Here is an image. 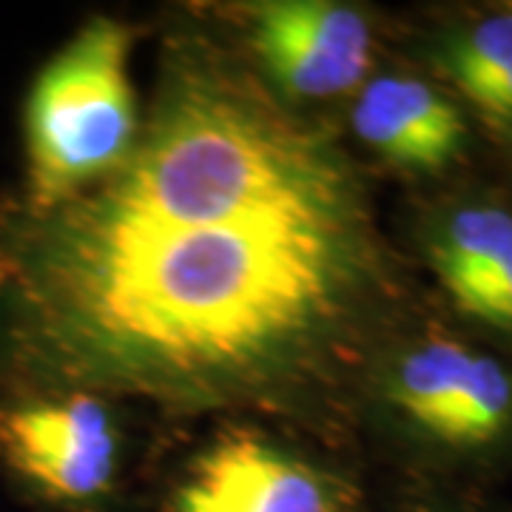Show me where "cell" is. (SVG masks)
<instances>
[{
	"instance_id": "1",
	"label": "cell",
	"mask_w": 512,
	"mask_h": 512,
	"mask_svg": "<svg viewBox=\"0 0 512 512\" xmlns=\"http://www.w3.org/2000/svg\"><path fill=\"white\" fill-rule=\"evenodd\" d=\"M376 279L339 146L191 60L114 171L0 208V370L183 410L279 399L325 373Z\"/></svg>"
},
{
	"instance_id": "2",
	"label": "cell",
	"mask_w": 512,
	"mask_h": 512,
	"mask_svg": "<svg viewBox=\"0 0 512 512\" xmlns=\"http://www.w3.org/2000/svg\"><path fill=\"white\" fill-rule=\"evenodd\" d=\"M128 52L126 26L94 18L43 63L23 106L20 200L37 208L69 200L126 160L137 140Z\"/></svg>"
},
{
	"instance_id": "3",
	"label": "cell",
	"mask_w": 512,
	"mask_h": 512,
	"mask_svg": "<svg viewBox=\"0 0 512 512\" xmlns=\"http://www.w3.org/2000/svg\"><path fill=\"white\" fill-rule=\"evenodd\" d=\"M0 473L49 507L86 510L111 493L117 436L92 393L0 370Z\"/></svg>"
},
{
	"instance_id": "4",
	"label": "cell",
	"mask_w": 512,
	"mask_h": 512,
	"mask_svg": "<svg viewBox=\"0 0 512 512\" xmlns=\"http://www.w3.org/2000/svg\"><path fill=\"white\" fill-rule=\"evenodd\" d=\"M390 399L421 433L450 447L490 444L512 421L510 373L450 339L410 350L393 370Z\"/></svg>"
},
{
	"instance_id": "5",
	"label": "cell",
	"mask_w": 512,
	"mask_h": 512,
	"mask_svg": "<svg viewBox=\"0 0 512 512\" xmlns=\"http://www.w3.org/2000/svg\"><path fill=\"white\" fill-rule=\"evenodd\" d=\"M163 512H353V493L274 444L231 436L191 464Z\"/></svg>"
},
{
	"instance_id": "6",
	"label": "cell",
	"mask_w": 512,
	"mask_h": 512,
	"mask_svg": "<svg viewBox=\"0 0 512 512\" xmlns=\"http://www.w3.org/2000/svg\"><path fill=\"white\" fill-rule=\"evenodd\" d=\"M251 37L271 80L296 100H325L356 89L373 52L367 20L328 0L265 3L254 12Z\"/></svg>"
},
{
	"instance_id": "7",
	"label": "cell",
	"mask_w": 512,
	"mask_h": 512,
	"mask_svg": "<svg viewBox=\"0 0 512 512\" xmlns=\"http://www.w3.org/2000/svg\"><path fill=\"white\" fill-rule=\"evenodd\" d=\"M356 134L387 163L413 171H441L464 148L467 126L433 86L387 74L367 83L353 109Z\"/></svg>"
},
{
	"instance_id": "8",
	"label": "cell",
	"mask_w": 512,
	"mask_h": 512,
	"mask_svg": "<svg viewBox=\"0 0 512 512\" xmlns=\"http://www.w3.org/2000/svg\"><path fill=\"white\" fill-rule=\"evenodd\" d=\"M433 265L458 308L473 313L478 299L512 268V217L501 208H461L433 242Z\"/></svg>"
},
{
	"instance_id": "9",
	"label": "cell",
	"mask_w": 512,
	"mask_h": 512,
	"mask_svg": "<svg viewBox=\"0 0 512 512\" xmlns=\"http://www.w3.org/2000/svg\"><path fill=\"white\" fill-rule=\"evenodd\" d=\"M441 60L458 92L481 114L512 123V12L453 37Z\"/></svg>"
},
{
	"instance_id": "10",
	"label": "cell",
	"mask_w": 512,
	"mask_h": 512,
	"mask_svg": "<svg viewBox=\"0 0 512 512\" xmlns=\"http://www.w3.org/2000/svg\"><path fill=\"white\" fill-rule=\"evenodd\" d=\"M510 9H512V6H510Z\"/></svg>"
}]
</instances>
